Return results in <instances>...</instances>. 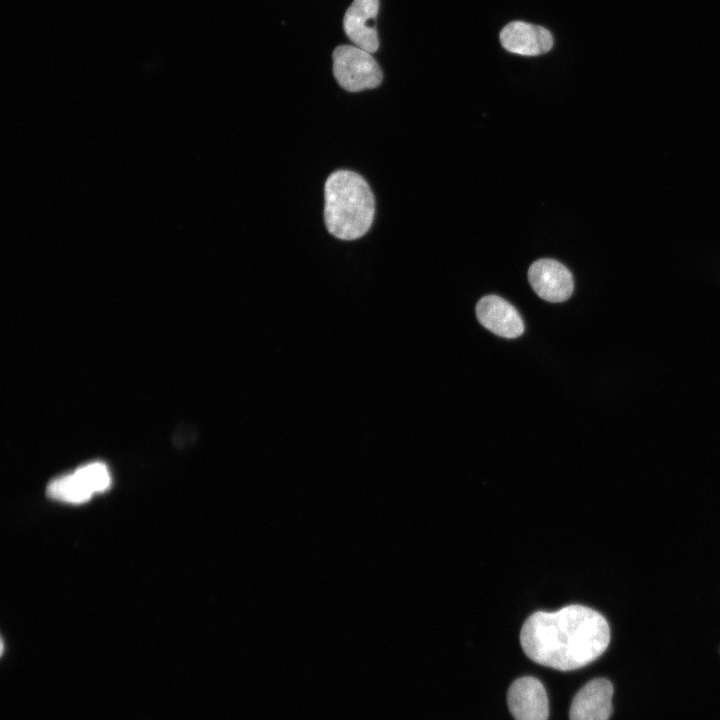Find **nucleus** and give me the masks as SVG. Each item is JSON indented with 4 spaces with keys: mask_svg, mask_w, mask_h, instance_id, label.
Here are the masks:
<instances>
[{
    "mask_svg": "<svg viewBox=\"0 0 720 720\" xmlns=\"http://www.w3.org/2000/svg\"><path fill=\"white\" fill-rule=\"evenodd\" d=\"M324 222L330 234L355 240L370 229L375 216V198L367 181L350 170H337L324 186Z\"/></svg>",
    "mask_w": 720,
    "mask_h": 720,
    "instance_id": "nucleus-2",
    "label": "nucleus"
},
{
    "mask_svg": "<svg viewBox=\"0 0 720 720\" xmlns=\"http://www.w3.org/2000/svg\"><path fill=\"white\" fill-rule=\"evenodd\" d=\"M476 316L482 326L504 338H517L524 332L518 311L496 295L484 296L476 305Z\"/></svg>",
    "mask_w": 720,
    "mask_h": 720,
    "instance_id": "nucleus-8",
    "label": "nucleus"
},
{
    "mask_svg": "<svg viewBox=\"0 0 720 720\" xmlns=\"http://www.w3.org/2000/svg\"><path fill=\"white\" fill-rule=\"evenodd\" d=\"M46 493L54 500L71 504L85 503L93 495L74 472L53 479L48 484Z\"/></svg>",
    "mask_w": 720,
    "mask_h": 720,
    "instance_id": "nucleus-10",
    "label": "nucleus"
},
{
    "mask_svg": "<svg viewBox=\"0 0 720 720\" xmlns=\"http://www.w3.org/2000/svg\"><path fill=\"white\" fill-rule=\"evenodd\" d=\"M528 280L534 292L548 302L566 301L574 290L571 272L554 259H539L531 264Z\"/></svg>",
    "mask_w": 720,
    "mask_h": 720,
    "instance_id": "nucleus-4",
    "label": "nucleus"
},
{
    "mask_svg": "<svg viewBox=\"0 0 720 720\" xmlns=\"http://www.w3.org/2000/svg\"><path fill=\"white\" fill-rule=\"evenodd\" d=\"M74 472L93 494L104 492L111 485L110 472L102 462L85 464Z\"/></svg>",
    "mask_w": 720,
    "mask_h": 720,
    "instance_id": "nucleus-11",
    "label": "nucleus"
},
{
    "mask_svg": "<svg viewBox=\"0 0 720 720\" xmlns=\"http://www.w3.org/2000/svg\"><path fill=\"white\" fill-rule=\"evenodd\" d=\"M613 686L604 678L585 684L574 696L570 720H608L612 713Z\"/></svg>",
    "mask_w": 720,
    "mask_h": 720,
    "instance_id": "nucleus-7",
    "label": "nucleus"
},
{
    "mask_svg": "<svg viewBox=\"0 0 720 720\" xmlns=\"http://www.w3.org/2000/svg\"><path fill=\"white\" fill-rule=\"evenodd\" d=\"M379 0H353L343 18V29L347 37L359 48L375 53L379 38L375 19Z\"/></svg>",
    "mask_w": 720,
    "mask_h": 720,
    "instance_id": "nucleus-6",
    "label": "nucleus"
},
{
    "mask_svg": "<svg viewBox=\"0 0 720 720\" xmlns=\"http://www.w3.org/2000/svg\"><path fill=\"white\" fill-rule=\"evenodd\" d=\"M610 642L608 622L596 610L578 604L555 612L537 611L522 625L520 643L534 662L561 671L596 660Z\"/></svg>",
    "mask_w": 720,
    "mask_h": 720,
    "instance_id": "nucleus-1",
    "label": "nucleus"
},
{
    "mask_svg": "<svg viewBox=\"0 0 720 720\" xmlns=\"http://www.w3.org/2000/svg\"><path fill=\"white\" fill-rule=\"evenodd\" d=\"M500 42L509 52L523 56H537L552 48L553 37L542 26L513 21L501 30Z\"/></svg>",
    "mask_w": 720,
    "mask_h": 720,
    "instance_id": "nucleus-9",
    "label": "nucleus"
},
{
    "mask_svg": "<svg viewBox=\"0 0 720 720\" xmlns=\"http://www.w3.org/2000/svg\"><path fill=\"white\" fill-rule=\"evenodd\" d=\"M333 74L346 91L359 92L378 87L383 79L380 66L368 51L352 45L337 46L333 53Z\"/></svg>",
    "mask_w": 720,
    "mask_h": 720,
    "instance_id": "nucleus-3",
    "label": "nucleus"
},
{
    "mask_svg": "<svg viewBox=\"0 0 720 720\" xmlns=\"http://www.w3.org/2000/svg\"><path fill=\"white\" fill-rule=\"evenodd\" d=\"M507 704L515 720H548L547 694L543 684L534 677L516 679L508 689Z\"/></svg>",
    "mask_w": 720,
    "mask_h": 720,
    "instance_id": "nucleus-5",
    "label": "nucleus"
}]
</instances>
